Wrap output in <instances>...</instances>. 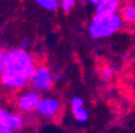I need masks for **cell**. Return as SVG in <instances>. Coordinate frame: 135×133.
Instances as JSON below:
<instances>
[{
    "instance_id": "cell-1",
    "label": "cell",
    "mask_w": 135,
    "mask_h": 133,
    "mask_svg": "<svg viewBox=\"0 0 135 133\" xmlns=\"http://www.w3.org/2000/svg\"><path fill=\"white\" fill-rule=\"evenodd\" d=\"M34 68V60L27 50L13 49L5 54L4 71L0 76V81L6 88H23L29 82Z\"/></svg>"
},
{
    "instance_id": "cell-2",
    "label": "cell",
    "mask_w": 135,
    "mask_h": 133,
    "mask_svg": "<svg viewBox=\"0 0 135 133\" xmlns=\"http://www.w3.org/2000/svg\"><path fill=\"white\" fill-rule=\"evenodd\" d=\"M123 25L121 16L115 14H105L95 16L92 18L89 24V34L93 39H105L118 31Z\"/></svg>"
},
{
    "instance_id": "cell-3",
    "label": "cell",
    "mask_w": 135,
    "mask_h": 133,
    "mask_svg": "<svg viewBox=\"0 0 135 133\" xmlns=\"http://www.w3.org/2000/svg\"><path fill=\"white\" fill-rule=\"evenodd\" d=\"M29 83L37 91H47L53 85V75L46 66H36L30 76Z\"/></svg>"
},
{
    "instance_id": "cell-4",
    "label": "cell",
    "mask_w": 135,
    "mask_h": 133,
    "mask_svg": "<svg viewBox=\"0 0 135 133\" xmlns=\"http://www.w3.org/2000/svg\"><path fill=\"white\" fill-rule=\"evenodd\" d=\"M0 126L16 132L24 126V120L20 114L0 108Z\"/></svg>"
},
{
    "instance_id": "cell-5",
    "label": "cell",
    "mask_w": 135,
    "mask_h": 133,
    "mask_svg": "<svg viewBox=\"0 0 135 133\" xmlns=\"http://www.w3.org/2000/svg\"><path fill=\"white\" fill-rule=\"evenodd\" d=\"M40 101H41V96L39 95V92L36 91L25 92L18 100V108H20L21 111H24V113L36 110Z\"/></svg>"
},
{
    "instance_id": "cell-6",
    "label": "cell",
    "mask_w": 135,
    "mask_h": 133,
    "mask_svg": "<svg viewBox=\"0 0 135 133\" xmlns=\"http://www.w3.org/2000/svg\"><path fill=\"white\" fill-rule=\"evenodd\" d=\"M60 109V102L56 98H41L37 107V113L45 118H51Z\"/></svg>"
},
{
    "instance_id": "cell-7",
    "label": "cell",
    "mask_w": 135,
    "mask_h": 133,
    "mask_svg": "<svg viewBox=\"0 0 135 133\" xmlns=\"http://www.w3.org/2000/svg\"><path fill=\"white\" fill-rule=\"evenodd\" d=\"M119 7L118 0H98L95 5V14L105 16V14H115Z\"/></svg>"
},
{
    "instance_id": "cell-8",
    "label": "cell",
    "mask_w": 135,
    "mask_h": 133,
    "mask_svg": "<svg viewBox=\"0 0 135 133\" xmlns=\"http://www.w3.org/2000/svg\"><path fill=\"white\" fill-rule=\"evenodd\" d=\"M122 20H127V22H134L135 20V5L133 3L127 4L122 10Z\"/></svg>"
},
{
    "instance_id": "cell-9",
    "label": "cell",
    "mask_w": 135,
    "mask_h": 133,
    "mask_svg": "<svg viewBox=\"0 0 135 133\" xmlns=\"http://www.w3.org/2000/svg\"><path fill=\"white\" fill-rule=\"evenodd\" d=\"M73 114L75 119L79 122H84L88 119V111L83 108V107H79V108H73Z\"/></svg>"
},
{
    "instance_id": "cell-10",
    "label": "cell",
    "mask_w": 135,
    "mask_h": 133,
    "mask_svg": "<svg viewBox=\"0 0 135 133\" xmlns=\"http://www.w3.org/2000/svg\"><path fill=\"white\" fill-rule=\"evenodd\" d=\"M36 4L41 6L42 8L48 10V11H54V10H57V7H58V5H59V3L57 0H37Z\"/></svg>"
},
{
    "instance_id": "cell-11",
    "label": "cell",
    "mask_w": 135,
    "mask_h": 133,
    "mask_svg": "<svg viewBox=\"0 0 135 133\" xmlns=\"http://www.w3.org/2000/svg\"><path fill=\"white\" fill-rule=\"evenodd\" d=\"M113 73H115V71H113V68L110 65H106V66H104L103 68H101V72H100V76L103 79H105V81H109V79H111L113 76Z\"/></svg>"
},
{
    "instance_id": "cell-12",
    "label": "cell",
    "mask_w": 135,
    "mask_h": 133,
    "mask_svg": "<svg viewBox=\"0 0 135 133\" xmlns=\"http://www.w3.org/2000/svg\"><path fill=\"white\" fill-rule=\"evenodd\" d=\"M60 5H62V8L65 12H69L70 10H73L74 5H75V0H62Z\"/></svg>"
},
{
    "instance_id": "cell-13",
    "label": "cell",
    "mask_w": 135,
    "mask_h": 133,
    "mask_svg": "<svg viewBox=\"0 0 135 133\" xmlns=\"http://www.w3.org/2000/svg\"><path fill=\"white\" fill-rule=\"evenodd\" d=\"M71 105L73 108H79V107H83V100L81 97H74L71 100Z\"/></svg>"
},
{
    "instance_id": "cell-14",
    "label": "cell",
    "mask_w": 135,
    "mask_h": 133,
    "mask_svg": "<svg viewBox=\"0 0 135 133\" xmlns=\"http://www.w3.org/2000/svg\"><path fill=\"white\" fill-rule=\"evenodd\" d=\"M5 54L6 53L4 52V50L0 49V76H1V73H3V71H4V59H5Z\"/></svg>"
},
{
    "instance_id": "cell-15",
    "label": "cell",
    "mask_w": 135,
    "mask_h": 133,
    "mask_svg": "<svg viewBox=\"0 0 135 133\" xmlns=\"http://www.w3.org/2000/svg\"><path fill=\"white\" fill-rule=\"evenodd\" d=\"M28 44H29V37L25 36L24 39L22 40V42H21V50H25V49H27Z\"/></svg>"
},
{
    "instance_id": "cell-16",
    "label": "cell",
    "mask_w": 135,
    "mask_h": 133,
    "mask_svg": "<svg viewBox=\"0 0 135 133\" xmlns=\"http://www.w3.org/2000/svg\"><path fill=\"white\" fill-rule=\"evenodd\" d=\"M0 133H17V132L11 131V130H7V128L3 127V126H0Z\"/></svg>"
},
{
    "instance_id": "cell-17",
    "label": "cell",
    "mask_w": 135,
    "mask_h": 133,
    "mask_svg": "<svg viewBox=\"0 0 135 133\" xmlns=\"http://www.w3.org/2000/svg\"><path fill=\"white\" fill-rule=\"evenodd\" d=\"M89 3L92 4V5H97V4H98V0H90Z\"/></svg>"
}]
</instances>
